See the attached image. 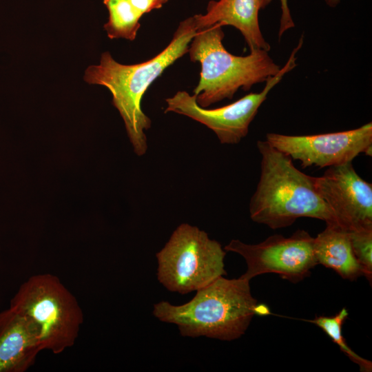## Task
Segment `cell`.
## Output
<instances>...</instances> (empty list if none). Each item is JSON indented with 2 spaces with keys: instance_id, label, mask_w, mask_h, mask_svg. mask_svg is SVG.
Listing matches in <instances>:
<instances>
[{
  "instance_id": "1",
  "label": "cell",
  "mask_w": 372,
  "mask_h": 372,
  "mask_svg": "<svg viewBox=\"0 0 372 372\" xmlns=\"http://www.w3.org/2000/svg\"><path fill=\"white\" fill-rule=\"evenodd\" d=\"M197 32L194 17H188L179 23L167 47L148 61L125 65L105 52L98 65H91L85 71V82L104 86L111 92L112 104L123 120L134 153L139 156L147 152L145 131L152 125L141 107L143 95L169 66L188 52L189 45Z\"/></svg>"
},
{
  "instance_id": "2",
  "label": "cell",
  "mask_w": 372,
  "mask_h": 372,
  "mask_svg": "<svg viewBox=\"0 0 372 372\" xmlns=\"http://www.w3.org/2000/svg\"><path fill=\"white\" fill-rule=\"evenodd\" d=\"M257 147L262 156L261 172L249 204L253 221L271 229L290 226L301 217L339 225L316 187V177L298 169L291 157L266 140L258 141Z\"/></svg>"
},
{
  "instance_id": "3",
  "label": "cell",
  "mask_w": 372,
  "mask_h": 372,
  "mask_svg": "<svg viewBox=\"0 0 372 372\" xmlns=\"http://www.w3.org/2000/svg\"><path fill=\"white\" fill-rule=\"evenodd\" d=\"M196 291L190 301L180 305L167 301L154 304V316L176 324L185 337L231 341L244 335L257 307L249 281L220 276Z\"/></svg>"
},
{
  "instance_id": "4",
  "label": "cell",
  "mask_w": 372,
  "mask_h": 372,
  "mask_svg": "<svg viewBox=\"0 0 372 372\" xmlns=\"http://www.w3.org/2000/svg\"><path fill=\"white\" fill-rule=\"evenodd\" d=\"M224 37L223 26L216 23L198 30L189 45L190 60L201 67L194 95L202 107L231 99L240 88L248 91L280 70L265 50L250 51L245 56L233 55L223 44Z\"/></svg>"
},
{
  "instance_id": "5",
  "label": "cell",
  "mask_w": 372,
  "mask_h": 372,
  "mask_svg": "<svg viewBox=\"0 0 372 372\" xmlns=\"http://www.w3.org/2000/svg\"><path fill=\"white\" fill-rule=\"evenodd\" d=\"M10 308L34 322L42 349L54 354L75 344L83 322V313L76 298L51 273L29 277L12 298Z\"/></svg>"
},
{
  "instance_id": "6",
  "label": "cell",
  "mask_w": 372,
  "mask_h": 372,
  "mask_svg": "<svg viewBox=\"0 0 372 372\" xmlns=\"http://www.w3.org/2000/svg\"><path fill=\"white\" fill-rule=\"evenodd\" d=\"M225 250L198 227L179 225L156 254L157 278L168 291L186 294L226 275Z\"/></svg>"
},
{
  "instance_id": "7",
  "label": "cell",
  "mask_w": 372,
  "mask_h": 372,
  "mask_svg": "<svg viewBox=\"0 0 372 372\" xmlns=\"http://www.w3.org/2000/svg\"><path fill=\"white\" fill-rule=\"evenodd\" d=\"M303 40V37H301L285 65L276 75L267 79L260 92H251L223 107L207 109L198 105L195 95H190L186 91H178L165 99L167 107L164 112H175L200 123L211 130L222 144L240 143L248 134L249 125L269 92L285 74L296 66V54L301 48Z\"/></svg>"
},
{
  "instance_id": "8",
  "label": "cell",
  "mask_w": 372,
  "mask_h": 372,
  "mask_svg": "<svg viewBox=\"0 0 372 372\" xmlns=\"http://www.w3.org/2000/svg\"><path fill=\"white\" fill-rule=\"evenodd\" d=\"M313 238L304 230H297L289 237L273 235L263 242L249 245L231 240L224 248L242 256L247 263L240 278L250 281L263 273H275L282 278L298 282L309 276L318 265Z\"/></svg>"
},
{
  "instance_id": "9",
  "label": "cell",
  "mask_w": 372,
  "mask_h": 372,
  "mask_svg": "<svg viewBox=\"0 0 372 372\" xmlns=\"http://www.w3.org/2000/svg\"><path fill=\"white\" fill-rule=\"evenodd\" d=\"M266 141L273 147L299 160L302 167H325L351 163L357 156L372 154V123L338 132L289 136L268 133Z\"/></svg>"
},
{
  "instance_id": "10",
  "label": "cell",
  "mask_w": 372,
  "mask_h": 372,
  "mask_svg": "<svg viewBox=\"0 0 372 372\" xmlns=\"http://www.w3.org/2000/svg\"><path fill=\"white\" fill-rule=\"evenodd\" d=\"M315 183L341 227L349 231L372 228V185L356 173L351 162L329 167Z\"/></svg>"
},
{
  "instance_id": "11",
  "label": "cell",
  "mask_w": 372,
  "mask_h": 372,
  "mask_svg": "<svg viewBox=\"0 0 372 372\" xmlns=\"http://www.w3.org/2000/svg\"><path fill=\"white\" fill-rule=\"evenodd\" d=\"M43 351L39 329L25 315L8 308L0 313V372H25Z\"/></svg>"
},
{
  "instance_id": "12",
  "label": "cell",
  "mask_w": 372,
  "mask_h": 372,
  "mask_svg": "<svg viewBox=\"0 0 372 372\" xmlns=\"http://www.w3.org/2000/svg\"><path fill=\"white\" fill-rule=\"evenodd\" d=\"M272 0H218L210 1L206 13L194 15L198 30L219 23L238 29L250 51L262 49L269 52L270 45L261 32L258 14Z\"/></svg>"
},
{
  "instance_id": "13",
  "label": "cell",
  "mask_w": 372,
  "mask_h": 372,
  "mask_svg": "<svg viewBox=\"0 0 372 372\" xmlns=\"http://www.w3.org/2000/svg\"><path fill=\"white\" fill-rule=\"evenodd\" d=\"M314 238L313 251L316 262L331 269L342 278L351 281L364 276L351 245L349 231L334 223Z\"/></svg>"
},
{
  "instance_id": "14",
  "label": "cell",
  "mask_w": 372,
  "mask_h": 372,
  "mask_svg": "<svg viewBox=\"0 0 372 372\" xmlns=\"http://www.w3.org/2000/svg\"><path fill=\"white\" fill-rule=\"evenodd\" d=\"M109 18L103 28L111 39H125L134 41L141 26L139 21L143 14L130 0H103Z\"/></svg>"
},
{
  "instance_id": "15",
  "label": "cell",
  "mask_w": 372,
  "mask_h": 372,
  "mask_svg": "<svg viewBox=\"0 0 372 372\" xmlns=\"http://www.w3.org/2000/svg\"><path fill=\"white\" fill-rule=\"evenodd\" d=\"M349 316L348 311L343 308L333 316H316L308 322L320 327L340 349L348 358L363 372H371L372 363L354 352L347 344L342 335V325Z\"/></svg>"
},
{
  "instance_id": "16",
  "label": "cell",
  "mask_w": 372,
  "mask_h": 372,
  "mask_svg": "<svg viewBox=\"0 0 372 372\" xmlns=\"http://www.w3.org/2000/svg\"><path fill=\"white\" fill-rule=\"evenodd\" d=\"M354 256L362 268L363 275L370 283L372 280V228L349 231Z\"/></svg>"
},
{
  "instance_id": "17",
  "label": "cell",
  "mask_w": 372,
  "mask_h": 372,
  "mask_svg": "<svg viewBox=\"0 0 372 372\" xmlns=\"http://www.w3.org/2000/svg\"><path fill=\"white\" fill-rule=\"evenodd\" d=\"M281 6V17L280 20V27L278 30L279 41L282 34L289 29L295 26L294 22L291 15L288 6V0H280Z\"/></svg>"
},
{
  "instance_id": "18",
  "label": "cell",
  "mask_w": 372,
  "mask_h": 372,
  "mask_svg": "<svg viewBox=\"0 0 372 372\" xmlns=\"http://www.w3.org/2000/svg\"><path fill=\"white\" fill-rule=\"evenodd\" d=\"M133 6L143 15L160 9L168 0H130Z\"/></svg>"
},
{
  "instance_id": "19",
  "label": "cell",
  "mask_w": 372,
  "mask_h": 372,
  "mask_svg": "<svg viewBox=\"0 0 372 372\" xmlns=\"http://www.w3.org/2000/svg\"><path fill=\"white\" fill-rule=\"evenodd\" d=\"M341 0H324L326 4L331 8L337 6Z\"/></svg>"
}]
</instances>
